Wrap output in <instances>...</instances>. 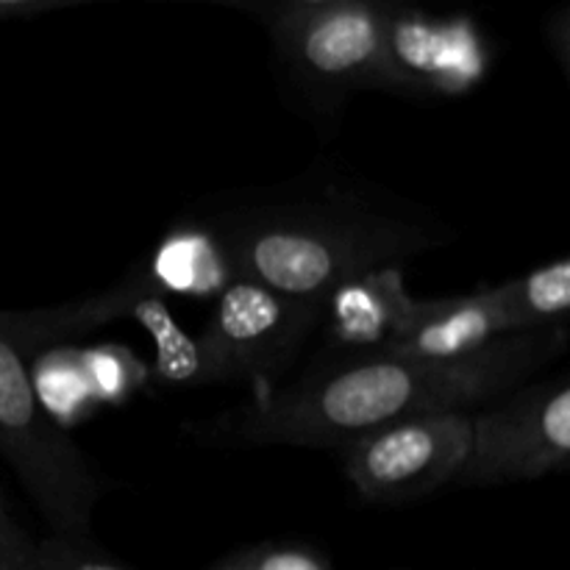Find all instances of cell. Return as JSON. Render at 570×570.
I'll list each match as a JSON object with an SVG mask.
<instances>
[{"mask_svg":"<svg viewBox=\"0 0 570 570\" xmlns=\"http://www.w3.org/2000/svg\"><path fill=\"white\" fill-rule=\"evenodd\" d=\"M145 282L154 289L206 295L220 293L223 284L232 282V276L212 234L200 228V232L170 234L156 248Z\"/></svg>","mask_w":570,"mask_h":570,"instance_id":"cell-11","label":"cell"},{"mask_svg":"<svg viewBox=\"0 0 570 570\" xmlns=\"http://www.w3.org/2000/svg\"><path fill=\"white\" fill-rule=\"evenodd\" d=\"M488 65V42L471 17H434L417 3L387 6L379 89L460 95L482 81Z\"/></svg>","mask_w":570,"mask_h":570,"instance_id":"cell-8","label":"cell"},{"mask_svg":"<svg viewBox=\"0 0 570 570\" xmlns=\"http://www.w3.org/2000/svg\"><path fill=\"white\" fill-rule=\"evenodd\" d=\"M0 495H3V493H0Z\"/></svg>","mask_w":570,"mask_h":570,"instance_id":"cell-20","label":"cell"},{"mask_svg":"<svg viewBox=\"0 0 570 570\" xmlns=\"http://www.w3.org/2000/svg\"><path fill=\"white\" fill-rule=\"evenodd\" d=\"M384 14L387 6L379 3L334 6L278 17L265 28L289 81L321 109H337L360 89H379Z\"/></svg>","mask_w":570,"mask_h":570,"instance_id":"cell-6","label":"cell"},{"mask_svg":"<svg viewBox=\"0 0 570 570\" xmlns=\"http://www.w3.org/2000/svg\"><path fill=\"white\" fill-rule=\"evenodd\" d=\"M515 334L495 287L438 301H417L401 337L382 354L454 360Z\"/></svg>","mask_w":570,"mask_h":570,"instance_id":"cell-10","label":"cell"},{"mask_svg":"<svg viewBox=\"0 0 570 570\" xmlns=\"http://www.w3.org/2000/svg\"><path fill=\"white\" fill-rule=\"evenodd\" d=\"M33 543L37 540L20 527L0 495V570H26L33 554Z\"/></svg>","mask_w":570,"mask_h":570,"instance_id":"cell-16","label":"cell"},{"mask_svg":"<svg viewBox=\"0 0 570 570\" xmlns=\"http://www.w3.org/2000/svg\"><path fill=\"white\" fill-rule=\"evenodd\" d=\"M323 304L232 278L217 293L195 351V384H262L278 379L321 328Z\"/></svg>","mask_w":570,"mask_h":570,"instance_id":"cell-4","label":"cell"},{"mask_svg":"<svg viewBox=\"0 0 570 570\" xmlns=\"http://www.w3.org/2000/svg\"><path fill=\"white\" fill-rule=\"evenodd\" d=\"M95 356H89L81 365V371H87V382L92 384L95 393L104 401H122L128 393H131V384L139 382V379H131L128 373V351L120 348H100L92 351Z\"/></svg>","mask_w":570,"mask_h":570,"instance_id":"cell-15","label":"cell"},{"mask_svg":"<svg viewBox=\"0 0 570 570\" xmlns=\"http://www.w3.org/2000/svg\"><path fill=\"white\" fill-rule=\"evenodd\" d=\"M26 570H134L95 546L89 534H53L33 543Z\"/></svg>","mask_w":570,"mask_h":570,"instance_id":"cell-14","label":"cell"},{"mask_svg":"<svg viewBox=\"0 0 570 570\" xmlns=\"http://www.w3.org/2000/svg\"><path fill=\"white\" fill-rule=\"evenodd\" d=\"M83 3H98V0H0V20L45 14V11L72 9V6H83Z\"/></svg>","mask_w":570,"mask_h":570,"instance_id":"cell-18","label":"cell"},{"mask_svg":"<svg viewBox=\"0 0 570 570\" xmlns=\"http://www.w3.org/2000/svg\"><path fill=\"white\" fill-rule=\"evenodd\" d=\"M570 384L527 382L471 412V449L451 488H499L566 471Z\"/></svg>","mask_w":570,"mask_h":570,"instance_id":"cell-5","label":"cell"},{"mask_svg":"<svg viewBox=\"0 0 570 570\" xmlns=\"http://www.w3.org/2000/svg\"><path fill=\"white\" fill-rule=\"evenodd\" d=\"M0 456L53 534H89L106 488L33 387L14 309H0Z\"/></svg>","mask_w":570,"mask_h":570,"instance_id":"cell-3","label":"cell"},{"mask_svg":"<svg viewBox=\"0 0 570 570\" xmlns=\"http://www.w3.org/2000/svg\"><path fill=\"white\" fill-rule=\"evenodd\" d=\"M206 3H220V6H232V9H248V0H206Z\"/></svg>","mask_w":570,"mask_h":570,"instance_id":"cell-19","label":"cell"},{"mask_svg":"<svg viewBox=\"0 0 570 570\" xmlns=\"http://www.w3.org/2000/svg\"><path fill=\"white\" fill-rule=\"evenodd\" d=\"M415 306L401 267L348 278L323 301L321 332L328 354H382L401 337Z\"/></svg>","mask_w":570,"mask_h":570,"instance_id":"cell-9","label":"cell"},{"mask_svg":"<svg viewBox=\"0 0 570 570\" xmlns=\"http://www.w3.org/2000/svg\"><path fill=\"white\" fill-rule=\"evenodd\" d=\"M354 3H417V0H248L250 14L259 17L262 22H273L278 17L301 14V11H317V9H334V6H354Z\"/></svg>","mask_w":570,"mask_h":570,"instance_id":"cell-17","label":"cell"},{"mask_svg":"<svg viewBox=\"0 0 570 570\" xmlns=\"http://www.w3.org/2000/svg\"><path fill=\"white\" fill-rule=\"evenodd\" d=\"M232 278L323 304L334 287L443 245L440 223L387 198L317 189L248 200L206 220Z\"/></svg>","mask_w":570,"mask_h":570,"instance_id":"cell-2","label":"cell"},{"mask_svg":"<svg viewBox=\"0 0 570 570\" xmlns=\"http://www.w3.org/2000/svg\"><path fill=\"white\" fill-rule=\"evenodd\" d=\"M471 449V412L387 423L343 445V471L362 501L399 507L451 488Z\"/></svg>","mask_w":570,"mask_h":570,"instance_id":"cell-7","label":"cell"},{"mask_svg":"<svg viewBox=\"0 0 570 570\" xmlns=\"http://www.w3.org/2000/svg\"><path fill=\"white\" fill-rule=\"evenodd\" d=\"M566 345L568 326L507 334L454 360L332 354L287 387L195 426V434L209 445L239 449H343L406 417L479 410L527 384Z\"/></svg>","mask_w":570,"mask_h":570,"instance_id":"cell-1","label":"cell"},{"mask_svg":"<svg viewBox=\"0 0 570 570\" xmlns=\"http://www.w3.org/2000/svg\"><path fill=\"white\" fill-rule=\"evenodd\" d=\"M515 334L568 326L570 259L549 262L504 284H493Z\"/></svg>","mask_w":570,"mask_h":570,"instance_id":"cell-12","label":"cell"},{"mask_svg":"<svg viewBox=\"0 0 570 570\" xmlns=\"http://www.w3.org/2000/svg\"><path fill=\"white\" fill-rule=\"evenodd\" d=\"M204 570H337L326 551L298 540H267L245 546Z\"/></svg>","mask_w":570,"mask_h":570,"instance_id":"cell-13","label":"cell"}]
</instances>
